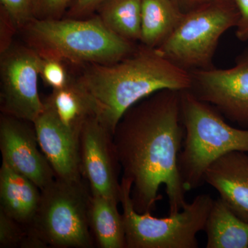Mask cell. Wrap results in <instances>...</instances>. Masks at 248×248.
Returning a JSON list of instances; mask_svg holds the SVG:
<instances>
[{"instance_id":"obj_3","label":"cell","mask_w":248,"mask_h":248,"mask_svg":"<svg viewBox=\"0 0 248 248\" xmlns=\"http://www.w3.org/2000/svg\"><path fill=\"white\" fill-rule=\"evenodd\" d=\"M24 30L41 56L78 64H110L138 48L109 30L97 15L89 19H32Z\"/></svg>"},{"instance_id":"obj_21","label":"cell","mask_w":248,"mask_h":248,"mask_svg":"<svg viewBox=\"0 0 248 248\" xmlns=\"http://www.w3.org/2000/svg\"><path fill=\"white\" fill-rule=\"evenodd\" d=\"M4 10L17 30L24 29L35 19V0H0Z\"/></svg>"},{"instance_id":"obj_26","label":"cell","mask_w":248,"mask_h":248,"mask_svg":"<svg viewBox=\"0 0 248 248\" xmlns=\"http://www.w3.org/2000/svg\"><path fill=\"white\" fill-rule=\"evenodd\" d=\"M1 16V53L9 48L11 44V37L17 29L2 8H0Z\"/></svg>"},{"instance_id":"obj_16","label":"cell","mask_w":248,"mask_h":248,"mask_svg":"<svg viewBox=\"0 0 248 248\" xmlns=\"http://www.w3.org/2000/svg\"><path fill=\"white\" fill-rule=\"evenodd\" d=\"M184 14L174 0H141V45L157 48L172 35Z\"/></svg>"},{"instance_id":"obj_18","label":"cell","mask_w":248,"mask_h":248,"mask_svg":"<svg viewBox=\"0 0 248 248\" xmlns=\"http://www.w3.org/2000/svg\"><path fill=\"white\" fill-rule=\"evenodd\" d=\"M43 101L53 109L60 122L78 137L86 120L95 116L89 97L76 79H71L62 89L53 90Z\"/></svg>"},{"instance_id":"obj_6","label":"cell","mask_w":248,"mask_h":248,"mask_svg":"<svg viewBox=\"0 0 248 248\" xmlns=\"http://www.w3.org/2000/svg\"><path fill=\"white\" fill-rule=\"evenodd\" d=\"M131 181L121 180L120 203L126 248H198L197 235L204 231L214 200L208 194L197 196L179 213L157 218L136 211Z\"/></svg>"},{"instance_id":"obj_5","label":"cell","mask_w":248,"mask_h":248,"mask_svg":"<svg viewBox=\"0 0 248 248\" xmlns=\"http://www.w3.org/2000/svg\"><path fill=\"white\" fill-rule=\"evenodd\" d=\"M92 193L88 183L55 178L42 190L40 206L30 226L47 247L92 248L89 211Z\"/></svg>"},{"instance_id":"obj_15","label":"cell","mask_w":248,"mask_h":248,"mask_svg":"<svg viewBox=\"0 0 248 248\" xmlns=\"http://www.w3.org/2000/svg\"><path fill=\"white\" fill-rule=\"evenodd\" d=\"M204 231L207 248H248V222L218 198L214 200Z\"/></svg>"},{"instance_id":"obj_22","label":"cell","mask_w":248,"mask_h":248,"mask_svg":"<svg viewBox=\"0 0 248 248\" xmlns=\"http://www.w3.org/2000/svg\"><path fill=\"white\" fill-rule=\"evenodd\" d=\"M40 76L46 85L53 90L64 87L71 78L67 73L63 62L50 57H42Z\"/></svg>"},{"instance_id":"obj_1","label":"cell","mask_w":248,"mask_h":248,"mask_svg":"<svg viewBox=\"0 0 248 248\" xmlns=\"http://www.w3.org/2000/svg\"><path fill=\"white\" fill-rule=\"evenodd\" d=\"M185 130L181 112V91L165 89L130 107L113 134L122 177L131 181L134 208L151 213L162 200L160 187L166 186L169 215L187 204L178 156Z\"/></svg>"},{"instance_id":"obj_27","label":"cell","mask_w":248,"mask_h":248,"mask_svg":"<svg viewBox=\"0 0 248 248\" xmlns=\"http://www.w3.org/2000/svg\"><path fill=\"white\" fill-rule=\"evenodd\" d=\"M184 13L197 9L203 5L226 0H174Z\"/></svg>"},{"instance_id":"obj_12","label":"cell","mask_w":248,"mask_h":248,"mask_svg":"<svg viewBox=\"0 0 248 248\" xmlns=\"http://www.w3.org/2000/svg\"><path fill=\"white\" fill-rule=\"evenodd\" d=\"M44 102V101H43ZM33 122L41 151L51 166L55 177L79 180V137L66 128L48 104Z\"/></svg>"},{"instance_id":"obj_14","label":"cell","mask_w":248,"mask_h":248,"mask_svg":"<svg viewBox=\"0 0 248 248\" xmlns=\"http://www.w3.org/2000/svg\"><path fill=\"white\" fill-rule=\"evenodd\" d=\"M42 190L29 178L5 163L0 168V210L31 226L40 206Z\"/></svg>"},{"instance_id":"obj_17","label":"cell","mask_w":248,"mask_h":248,"mask_svg":"<svg viewBox=\"0 0 248 248\" xmlns=\"http://www.w3.org/2000/svg\"><path fill=\"white\" fill-rule=\"evenodd\" d=\"M118 204L107 197L92 195L90 228L99 248H126L123 215L119 212Z\"/></svg>"},{"instance_id":"obj_24","label":"cell","mask_w":248,"mask_h":248,"mask_svg":"<svg viewBox=\"0 0 248 248\" xmlns=\"http://www.w3.org/2000/svg\"><path fill=\"white\" fill-rule=\"evenodd\" d=\"M104 0H73L67 11V17L82 19L97 11Z\"/></svg>"},{"instance_id":"obj_19","label":"cell","mask_w":248,"mask_h":248,"mask_svg":"<svg viewBox=\"0 0 248 248\" xmlns=\"http://www.w3.org/2000/svg\"><path fill=\"white\" fill-rule=\"evenodd\" d=\"M96 11L104 25L115 35L134 43L140 41L141 0H104Z\"/></svg>"},{"instance_id":"obj_2","label":"cell","mask_w":248,"mask_h":248,"mask_svg":"<svg viewBox=\"0 0 248 248\" xmlns=\"http://www.w3.org/2000/svg\"><path fill=\"white\" fill-rule=\"evenodd\" d=\"M89 97L94 115L114 134L130 107L158 91L192 87L190 73L173 63L158 48L144 45L110 64H87L76 79Z\"/></svg>"},{"instance_id":"obj_7","label":"cell","mask_w":248,"mask_h":248,"mask_svg":"<svg viewBox=\"0 0 248 248\" xmlns=\"http://www.w3.org/2000/svg\"><path fill=\"white\" fill-rule=\"evenodd\" d=\"M239 11L232 0L217 1L187 11L158 49L187 71L214 68L213 58L223 33L236 27Z\"/></svg>"},{"instance_id":"obj_23","label":"cell","mask_w":248,"mask_h":248,"mask_svg":"<svg viewBox=\"0 0 248 248\" xmlns=\"http://www.w3.org/2000/svg\"><path fill=\"white\" fill-rule=\"evenodd\" d=\"M73 0H35V17L40 19H61Z\"/></svg>"},{"instance_id":"obj_8","label":"cell","mask_w":248,"mask_h":248,"mask_svg":"<svg viewBox=\"0 0 248 248\" xmlns=\"http://www.w3.org/2000/svg\"><path fill=\"white\" fill-rule=\"evenodd\" d=\"M42 56L31 46L11 45L1 53L2 114L33 123L45 108L38 91Z\"/></svg>"},{"instance_id":"obj_25","label":"cell","mask_w":248,"mask_h":248,"mask_svg":"<svg viewBox=\"0 0 248 248\" xmlns=\"http://www.w3.org/2000/svg\"><path fill=\"white\" fill-rule=\"evenodd\" d=\"M239 11V18L236 26V36L241 42L248 40V0H232Z\"/></svg>"},{"instance_id":"obj_10","label":"cell","mask_w":248,"mask_h":248,"mask_svg":"<svg viewBox=\"0 0 248 248\" xmlns=\"http://www.w3.org/2000/svg\"><path fill=\"white\" fill-rule=\"evenodd\" d=\"M80 172L93 195L120 203L122 170L111 133L96 116L86 120L79 137Z\"/></svg>"},{"instance_id":"obj_4","label":"cell","mask_w":248,"mask_h":248,"mask_svg":"<svg viewBox=\"0 0 248 248\" xmlns=\"http://www.w3.org/2000/svg\"><path fill=\"white\" fill-rule=\"evenodd\" d=\"M185 135L178 168L186 192L203 184L205 171L218 158L233 151L248 153V129L226 123L223 116L190 90L181 91Z\"/></svg>"},{"instance_id":"obj_9","label":"cell","mask_w":248,"mask_h":248,"mask_svg":"<svg viewBox=\"0 0 248 248\" xmlns=\"http://www.w3.org/2000/svg\"><path fill=\"white\" fill-rule=\"evenodd\" d=\"M191 92L223 117L248 129V47L227 69L190 71Z\"/></svg>"},{"instance_id":"obj_20","label":"cell","mask_w":248,"mask_h":248,"mask_svg":"<svg viewBox=\"0 0 248 248\" xmlns=\"http://www.w3.org/2000/svg\"><path fill=\"white\" fill-rule=\"evenodd\" d=\"M31 234L30 226H24L0 210V248H25Z\"/></svg>"},{"instance_id":"obj_13","label":"cell","mask_w":248,"mask_h":248,"mask_svg":"<svg viewBox=\"0 0 248 248\" xmlns=\"http://www.w3.org/2000/svg\"><path fill=\"white\" fill-rule=\"evenodd\" d=\"M204 182L214 187L235 215L248 222V155L233 151L205 171Z\"/></svg>"},{"instance_id":"obj_11","label":"cell","mask_w":248,"mask_h":248,"mask_svg":"<svg viewBox=\"0 0 248 248\" xmlns=\"http://www.w3.org/2000/svg\"><path fill=\"white\" fill-rule=\"evenodd\" d=\"M39 148L33 123L1 113L0 151L2 162L29 178L42 190L56 177Z\"/></svg>"}]
</instances>
